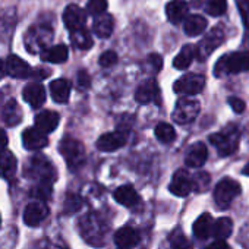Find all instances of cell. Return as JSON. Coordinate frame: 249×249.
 <instances>
[{"label":"cell","mask_w":249,"mask_h":249,"mask_svg":"<svg viewBox=\"0 0 249 249\" xmlns=\"http://www.w3.org/2000/svg\"><path fill=\"white\" fill-rule=\"evenodd\" d=\"M107 229L108 226L106 224V221L98 214L94 213H89L79 220L81 236L85 239L87 243L92 246H101L104 243Z\"/></svg>","instance_id":"1"},{"label":"cell","mask_w":249,"mask_h":249,"mask_svg":"<svg viewBox=\"0 0 249 249\" xmlns=\"http://www.w3.org/2000/svg\"><path fill=\"white\" fill-rule=\"evenodd\" d=\"M249 69V53L246 52H237V53H229L215 63L214 73L215 76L230 75V73H240Z\"/></svg>","instance_id":"2"},{"label":"cell","mask_w":249,"mask_h":249,"mask_svg":"<svg viewBox=\"0 0 249 249\" xmlns=\"http://www.w3.org/2000/svg\"><path fill=\"white\" fill-rule=\"evenodd\" d=\"M25 175L37 183H53L56 180V170L53 164L41 156L33 157L25 166Z\"/></svg>","instance_id":"3"},{"label":"cell","mask_w":249,"mask_h":249,"mask_svg":"<svg viewBox=\"0 0 249 249\" xmlns=\"http://www.w3.org/2000/svg\"><path fill=\"white\" fill-rule=\"evenodd\" d=\"M59 151L72 170L79 169L85 163V147L75 138H63L59 145Z\"/></svg>","instance_id":"4"},{"label":"cell","mask_w":249,"mask_h":249,"mask_svg":"<svg viewBox=\"0 0 249 249\" xmlns=\"http://www.w3.org/2000/svg\"><path fill=\"white\" fill-rule=\"evenodd\" d=\"M211 144L217 148L220 156H230L237 150L239 145V131L236 126L226 128L220 134H214L210 137Z\"/></svg>","instance_id":"5"},{"label":"cell","mask_w":249,"mask_h":249,"mask_svg":"<svg viewBox=\"0 0 249 249\" xmlns=\"http://www.w3.org/2000/svg\"><path fill=\"white\" fill-rule=\"evenodd\" d=\"M239 194H240V185L236 180L226 178L215 185L214 201L218 208H227Z\"/></svg>","instance_id":"6"},{"label":"cell","mask_w":249,"mask_h":249,"mask_svg":"<svg viewBox=\"0 0 249 249\" xmlns=\"http://www.w3.org/2000/svg\"><path fill=\"white\" fill-rule=\"evenodd\" d=\"M199 110H201V104L198 100L185 97L176 103L175 110L172 113V119L178 124H186V123L192 122L199 114Z\"/></svg>","instance_id":"7"},{"label":"cell","mask_w":249,"mask_h":249,"mask_svg":"<svg viewBox=\"0 0 249 249\" xmlns=\"http://www.w3.org/2000/svg\"><path fill=\"white\" fill-rule=\"evenodd\" d=\"M223 41H224V30L221 27H215L196 46V57H199L201 60H205L217 47L221 46Z\"/></svg>","instance_id":"8"},{"label":"cell","mask_w":249,"mask_h":249,"mask_svg":"<svg viewBox=\"0 0 249 249\" xmlns=\"http://www.w3.org/2000/svg\"><path fill=\"white\" fill-rule=\"evenodd\" d=\"M205 87V76L198 73H188L179 78L175 82V91L183 95H195L199 94Z\"/></svg>","instance_id":"9"},{"label":"cell","mask_w":249,"mask_h":249,"mask_svg":"<svg viewBox=\"0 0 249 249\" xmlns=\"http://www.w3.org/2000/svg\"><path fill=\"white\" fill-rule=\"evenodd\" d=\"M49 215V208L44 201H36L27 205L24 211V221L27 226L37 227L40 226Z\"/></svg>","instance_id":"10"},{"label":"cell","mask_w":249,"mask_h":249,"mask_svg":"<svg viewBox=\"0 0 249 249\" xmlns=\"http://www.w3.org/2000/svg\"><path fill=\"white\" fill-rule=\"evenodd\" d=\"M22 142L24 147L30 151H37L41 150L44 147H47L49 140H47V134H44L43 131H40L37 126L36 128H27L22 134Z\"/></svg>","instance_id":"11"},{"label":"cell","mask_w":249,"mask_h":249,"mask_svg":"<svg viewBox=\"0 0 249 249\" xmlns=\"http://www.w3.org/2000/svg\"><path fill=\"white\" fill-rule=\"evenodd\" d=\"M87 21V14L76 5H69L63 12V22L69 31L84 28Z\"/></svg>","instance_id":"12"},{"label":"cell","mask_w":249,"mask_h":249,"mask_svg":"<svg viewBox=\"0 0 249 249\" xmlns=\"http://www.w3.org/2000/svg\"><path fill=\"white\" fill-rule=\"evenodd\" d=\"M169 189L176 196H186V195H189V192L194 189V185H192V179L188 175V172L178 170L175 173L172 182H170Z\"/></svg>","instance_id":"13"},{"label":"cell","mask_w":249,"mask_h":249,"mask_svg":"<svg viewBox=\"0 0 249 249\" xmlns=\"http://www.w3.org/2000/svg\"><path fill=\"white\" fill-rule=\"evenodd\" d=\"M5 65H6V72H8V75H11L12 78L22 79V78H27V76H30V75L33 73L30 65H28L24 59H21L19 56H17V54L8 56Z\"/></svg>","instance_id":"14"},{"label":"cell","mask_w":249,"mask_h":249,"mask_svg":"<svg viewBox=\"0 0 249 249\" xmlns=\"http://www.w3.org/2000/svg\"><path fill=\"white\" fill-rule=\"evenodd\" d=\"M159 95H160L159 84L154 79H148L138 87V89L135 92V100L140 104H150L154 100H157Z\"/></svg>","instance_id":"15"},{"label":"cell","mask_w":249,"mask_h":249,"mask_svg":"<svg viewBox=\"0 0 249 249\" xmlns=\"http://www.w3.org/2000/svg\"><path fill=\"white\" fill-rule=\"evenodd\" d=\"M126 142V138L122 132H110V134H104L98 138L97 141V148L100 151H106V153H111L119 150L120 147L124 145Z\"/></svg>","instance_id":"16"},{"label":"cell","mask_w":249,"mask_h":249,"mask_svg":"<svg viewBox=\"0 0 249 249\" xmlns=\"http://www.w3.org/2000/svg\"><path fill=\"white\" fill-rule=\"evenodd\" d=\"M207 157H208V151H207L205 144L195 142L194 145L189 147L186 157H185V163H186V166L196 169V167L204 166V163L207 161Z\"/></svg>","instance_id":"17"},{"label":"cell","mask_w":249,"mask_h":249,"mask_svg":"<svg viewBox=\"0 0 249 249\" xmlns=\"http://www.w3.org/2000/svg\"><path fill=\"white\" fill-rule=\"evenodd\" d=\"M59 122H60V116L52 110H44L36 116V126L44 134L53 132L59 126Z\"/></svg>","instance_id":"18"},{"label":"cell","mask_w":249,"mask_h":249,"mask_svg":"<svg viewBox=\"0 0 249 249\" xmlns=\"http://www.w3.org/2000/svg\"><path fill=\"white\" fill-rule=\"evenodd\" d=\"M22 97L24 100L31 106V107H41L46 101V91L44 87L41 84H28L24 91H22Z\"/></svg>","instance_id":"19"},{"label":"cell","mask_w":249,"mask_h":249,"mask_svg":"<svg viewBox=\"0 0 249 249\" xmlns=\"http://www.w3.org/2000/svg\"><path fill=\"white\" fill-rule=\"evenodd\" d=\"M188 11L189 8L183 0H172L166 6V15L172 24H180L182 21H185L188 18Z\"/></svg>","instance_id":"20"},{"label":"cell","mask_w":249,"mask_h":249,"mask_svg":"<svg viewBox=\"0 0 249 249\" xmlns=\"http://www.w3.org/2000/svg\"><path fill=\"white\" fill-rule=\"evenodd\" d=\"M114 242L120 248H132L140 242V234L134 227L124 226L119 229L114 234Z\"/></svg>","instance_id":"21"},{"label":"cell","mask_w":249,"mask_h":249,"mask_svg":"<svg viewBox=\"0 0 249 249\" xmlns=\"http://www.w3.org/2000/svg\"><path fill=\"white\" fill-rule=\"evenodd\" d=\"M114 199L124 207H135L140 202V195L131 185L120 186L114 191Z\"/></svg>","instance_id":"22"},{"label":"cell","mask_w":249,"mask_h":249,"mask_svg":"<svg viewBox=\"0 0 249 249\" xmlns=\"http://www.w3.org/2000/svg\"><path fill=\"white\" fill-rule=\"evenodd\" d=\"M113 28H114V21H113L111 15L101 14V15L95 17L94 24H92V30H94L97 37L108 38L111 36V33H113Z\"/></svg>","instance_id":"23"},{"label":"cell","mask_w":249,"mask_h":249,"mask_svg":"<svg viewBox=\"0 0 249 249\" xmlns=\"http://www.w3.org/2000/svg\"><path fill=\"white\" fill-rule=\"evenodd\" d=\"M50 94L52 98L59 103L63 104L69 100L71 95V82L68 79H56L50 84Z\"/></svg>","instance_id":"24"},{"label":"cell","mask_w":249,"mask_h":249,"mask_svg":"<svg viewBox=\"0 0 249 249\" xmlns=\"http://www.w3.org/2000/svg\"><path fill=\"white\" fill-rule=\"evenodd\" d=\"M207 28V21L201 15H191L183 22V31L189 37H196L202 34Z\"/></svg>","instance_id":"25"},{"label":"cell","mask_w":249,"mask_h":249,"mask_svg":"<svg viewBox=\"0 0 249 249\" xmlns=\"http://www.w3.org/2000/svg\"><path fill=\"white\" fill-rule=\"evenodd\" d=\"M68 57H69V50L65 44L49 47L41 53V59L50 63H63L68 60Z\"/></svg>","instance_id":"26"},{"label":"cell","mask_w":249,"mask_h":249,"mask_svg":"<svg viewBox=\"0 0 249 249\" xmlns=\"http://www.w3.org/2000/svg\"><path fill=\"white\" fill-rule=\"evenodd\" d=\"M213 226H214V223H213L211 215L208 213H204L194 223V234L198 239H202V240L208 239L210 234L213 233Z\"/></svg>","instance_id":"27"},{"label":"cell","mask_w":249,"mask_h":249,"mask_svg":"<svg viewBox=\"0 0 249 249\" xmlns=\"http://www.w3.org/2000/svg\"><path fill=\"white\" fill-rule=\"evenodd\" d=\"M17 172V159L11 151H0V178L9 179Z\"/></svg>","instance_id":"28"},{"label":"cell","mask_w":249,"mask_h":249,"mask_svg":"<svg viewBox=\"0 0 249 249\" xmlns=\"http://www.w3.org/2000/svg\"><path fill=\"white\" fill-rule=\"evenodd\" d=\"M2 119L8 126H17L22 120V111L15 100H11L2 110Z\"/></svg>","instance_id":"29"},{"label":"cell","mask_w":249,"mask_h":249,"mask_svg":"<svg viewBox=\"0 0 249 249\" xmlns=\"http://www.w3.org/2000/svg\"><path fill=\"white\" fill-rule=\"evenodd\" d=\"M196 57V49L195 46H183V49L179 52V54L175 57V62H173V66L179 71H185L191 66L192 60Z\"/></svg>","instance_id":"30"},{"label":"cell","mask_w":249,"mask_h":249,"mask_svg":"<svg viewBox=\"0 0 249 249\" xmlns=\"http://www.w3.org/2000/svg\"><path fill=\"white\" fill-rule=\"evenodd\" d=\"M233 230V221L229 217H221L217 221H214L213 226V234L215 236V239H221L226 240Z\"/></svg>","instance_id":"31"},{"label":"cell","mask_w":249,"mask_h":249,"mask_svg":"<svg viewBox=\"0 0 249 249\" xmlns=\"http://www.w3.org/2000/svg\"><path fill=\"white\" fill-rule=\"evenodd\" d=\"M71 41L79 50H88L92 46V38H91L89 33L84 28L71 31Z\"/></svg>","instance_id":"32"},{"label":"cell","mask_w":249,"mask_h":249,"mask_svg":"<svg viewBox=\"0 0 249 249\" xmlns=\"http://www.w3.org/2000/svg\"><path fill=\"white\" fill-rule=\"evenodd\" d=\"M156 137L163 144H170L176 140V132L172 124L169 123H159L156 128Z\"/></svg>","instance_id":"33"},{"label":"cell","mask_w":249,"mask_h":249,"mask_svg":"<svg viewBox=\"0 0 249 249\" xmlns=\"http://www.w3.org/2000/svg\"><path fill=\"white\" fill-rule=\"evenodd\" d=\"M204 9L211 17H220V15H223L226 12L227 2H226V0H208Z\"/></svg>","instance_id":"34"},{"label":"cell","mask_w":249,"mask_h":249,"mask_svg":"<svg viewBox=\"0 0 249 249\" xmlns=\"http://www.w3.org/2000/svg\"><path fill=\"white\" fill-rule=\"evenodd\" d=\"M82 207V199L75 195V194H68V196L65 198V204H63V210L66 214H75L76 211H79Z\"/></svg>","instance_id":"35"},{"label":"cell","mask_w":249,"mask_h":249,"mask_svg":"<svg viewBox=\"0 0 249 249\" xmlns=\"http://www.w3.org/2000/svg\"><path fill=\"white\" fill-rule=\"evenodd\" d=\"M107 0H89L88 5H87V12L97 17V15H101L107 11Z\"/></svg>","instance_id":"36"},{"label":"cell","mask_w":249,"mask_h":249,"mask_svg":"<svg viewBox=\"0 0 249 249\" xmlns=\"http://www.w3.org/2000/svg\"><path fill=\"white\" fill-rule=\"evenodd\" d=\"M192 185H194V189L198 191V192L207 191L208 186H210V176H208V173H204V172L196 173L194 176V179H192Z\"/></svg>","instance_id":"37"},{"label":"cell","mask_w":249,"mask_h":249,"mask_svg":"<svg viewBox=\"0 0 249 249\" xmlns=\"http://www.w3.org/2000/svg\"><path fill=\"white\" fill-rule=\"evenodd\" d=\"M172 249H192V243L188 240V237L180 233V231H176L172 237V243H170Z\"/></svg>","instance_id":"38"},{"label":"cell","mask_w":249,"mask_h":249,"mask_svg":"<svg viewBox=\"0 0 249 249\" xmlns=\"http://www.w3.org/2000/svg\"><path fill=\"white\" fill-rule=\"evenodd\" d=\"M33 196L37 198L38 201H46L50 198L52 194V185L50 183H37V186L33 189Z\"/></svg>","instance_id":"39"},{"label":"cell","mask_w":249,"mask_h":249,"mask_svg":"<svg viewBox=\"0 0 249 249\" xmlns=\"http://www.w3.org/2000/svg\"><path fill=\"white\" fill-rule=\"evenodd\" d=\"M145 66L151 71V72H159L163 66V60H161V56L157 54V53H151L147 60H145Z\"/></svg>","instance_id":"40"},{"label":"cell","mask_w":249,"mask_h":249,"mask_svg":"<svg viewBox=\"0 0 249 249\" xmlns=\"http://www.w3.org/2000/svg\"><path fill=\"white\" fill-rule=\"evenodd\" d=\"M98 63H100V66H103V68H110V66H113V65L117 63V54H116L114 52H111V50L104 52V53L100 56Z\"/></svg>","instance_id":"41"},{"label":"cell","mask_w":249,"mask_h":249,"mask_svg":"<svg viewBox=\"0 0 249 249\" xmlns=\"http://www.w3.org/2000/svg\"><path fill=\"white\" fill-rule=\"evenodd\" d=\"M236 3H237V9L240 12L245 27L249 28V0H236Z\"/></svg>","instance_id":"42"},{"label":"cell","mask_w":249,"mask_h":249,"mask_svg":"<svg viewBox=\"0 0 249 249\" xmlns=\"http://www.w3.org/2000/svg\"><path fill=\"white\" fill-rule=\"evenodd\" d=\"M76 81H78V87H79V89H87V88L89 87V82H91L89 75H88L85 71H81V72L78 73Z\"/></svg>","instance_id":"43"},{"label":"cell","mask_w":249,"mask_h":249,"mask_svg":"<svg viewBox=\"0 0 249 249\" xmlns=\"http://www.w3.org/2000/svg\"><path fill=\"white\" fill-rule=\"evenodd\" d=\"M229 104L233 108V111H236V113H242L245 110V101L240 100V98H237V97L229 98Z\"/></svg>","instance_id":"44"},{"label":"cell","mask_w":249,"mask_h":249,"mask_svg":"<svg viewBox=\"0 0 249 249\" xmlns=\"http://www.w3.org/2000/svg\"><path fill=\"white\" fill-rule=\"evenodd\" d=\"M207 249H229V245L224 240L217 239V242H213L211 245H208Z\"/></svg>","instance_id":"45"},{"label":"cell","mask_w":249,"mask_h":249,"mask_svg":"<svg viewBox=\"0 0 249 249\" xmlns=\"http://www.w3.org/2000/svg\"><path fill=\"white\" fill-rule=\"evenodd\" d=\"M6 147H8V135L2 128H0V151L6 150Z\"/></svg>","instance_id":"46"},{"label":"cell","mask_w":249,"mask_h":249,"mask_svg":"<svg viewBox=\"0 0 249 249\" xmlns=\"http://www.w3.org/2000/svg\"><path fill=\"white\" fill-rule=\"evenodd\" d=\"M6 73H8V72H6V65H5L2 60H0V79H2Z\"/></svg>","instance_id":"47"},{"label":"cell","mask_w":249,"mask_h":249,"mask_svg":"<svg viewBox=\"0 0 249 249\" xmlns=\"http://www.w3.org/2000/svg\"><path fill=\"white\" fill-rule=\"evenodd\" d=\"M120 249H131V248H120Z\"/></svg>","instance_id":"48"},{"label":"cell","mask_w":249,"mask_h":249,"mask_svg":"<svg viewBox=\"0 0 249 249\" xmlns=\"http://www.w3.org/2000/svg\"><path fill=\"white\" fill-rule=\"evenodd\" d=\"M0 221H2V220H0Z\"/></svg>","instance_id":"49"}]
</instances>
